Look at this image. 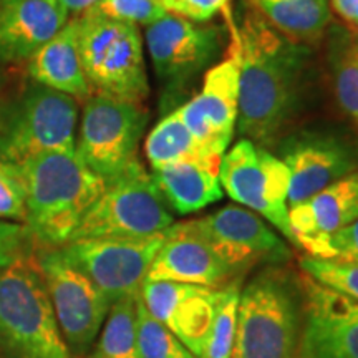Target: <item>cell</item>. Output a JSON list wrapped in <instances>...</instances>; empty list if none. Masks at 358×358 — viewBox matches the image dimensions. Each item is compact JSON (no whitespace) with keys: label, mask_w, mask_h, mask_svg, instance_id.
Returning a JSON list of instances; mask_svg holds the SVG:
<instances>
[{"label":"cell","mask_w":358,"mask_h":358,"mask_svg":"<svg viewBox=\"0 0 358 358\" xmlns=\"http://www.w3.org/2000/svg\"><path fill=\"white\" fill-rule=\"evenodd\" d=\"M302 292L280 267H267L241 290L231 358H297Z\"/></svg>","instance_id":"3"},{"label":"cell","mask_w":358,"mask_h":358,"mask_svg":"<svg viewBox=\"0 0 358 358\" xmlns=\"http://www.w3.org/2000/svg\"><path fill=\"white\" fill-rule=\"evenodd\" d=\"M29 237L25 224L0 221V271L25 259V245Z\"/></svg>","instance_id":"34"},{"label":"cell","mask_w":358,"mask_h":358,"mask_svg":"<svg viewBox=\"0 0 358 358\" xmlns=\"http://www.w3.org/2000/svg\"><path fill=\"white\" fill-rule=\"evenodd\" d=\"M166 12L192 22H209L217 13L227 12L231 0H161Z\"/></svg>","instance_id":"33"},{"label":"cell","mask_w":358,"mask_h":358,"mask_svg":"<svg viewBox=\"0 0 358 358\" xmlns=\"http://www.w3.org/2000/svg\"><path fill=\"white\" fill-rule=\"evenodd\" d=\"M330 3L345 25H350L358 15V0H330Z\"/></svg>","instance_id":"35"},{"label":"cell","mask_w":358,"mask_h":358,"mask_svg":"<svg viewBox=\"0 0 358 358\" xmlns=\"http://www.w3.org/2000/svg\"><path fill=\"white\" fill-rule=\"evenodd\" d=\"M249 3L268 25L301 45H315L329 29V0H249Z\"/></svg>","instance_id":"23"},{"label":"cell","mask_w":358,"mask_h":358,"mask_svg":"<svg viewBox=\"0 0 358 358\" xmlns=\"http://www.w3.org/2000/svg\"><path fill=\"white\" fill-rule=\"evenodd\" d=\"M168 229L140 239H78L58 249L113 303L140 294Z\"/></svg>","instance_id":"11"},{"label":"cell","mask_w":358,"mask_h":358,"mask_svg":"<svg viewBox=\"0 0 358 358\" xmlns=\"http://www.w3.org/2000/svg\"><path fill=\"white\" fill-rule=\"evenodd\" d=\"M219 181L232 201L259 214L295 244L289 221L290 174L279 156L243 138L224 153Z\"/></svg>","instance_id":"8"},{"label":"cell","mask_w":358,"mask_h":358,"mask_svg":"<svg viewBox=\"0 0 358 358\" xmlns=\"http://www.w3.org/2000/svg\"><path fill=\"white\" fill-rule=\"evenodd\" d=\"M306 252L312 257L358 262V219L343 229L313 243Z\"/></svg>","instance_id":"32"},{"label":"cell","mask_w":358,"mask_h":358,"mask_svg":"<svg viewBox=\"0 0 358 358\" xmlns=\"http://www.w3.org/2000/svg\"><path fill=\"white\" fill-rule=\"evenodd\" d=\"M66 24L60 0H0V60H30Z\"/></svg>","instance_id":"19"},{"label":"cell","mask_w":358,"mask_h":358,"mask_svg":"<svg viewBox=\"0 0 358 358\" xmlns=\"http://www.w3.org/2000/svg\"><path fill=\"white\" fill-rule=\"evenodd\" d=\"M77 25L80 57L92 92L143 106L150 83L138 27L95 12L77 17Z\"/></svg>","instance_id":"4"},{"label":"cell","mask_w":358,"mask_h":358,"mask_svg":"<svg viewBox=\"0 0 358 358\" xmlns=\"http://www.w3.org/2000/svg\"><path fill=\"white\" fill-rule=\"evenodd\" d=\"M297 358H358V302L303 275Z\"/></svg>","instance_id":"15"},{"label":"cell","mask_w":358,"mask_h":358,"mask_svg":"<svg viewBox=\"0 0 358 358\" xmlns=\"http://www.w3.org/2000/svg\"><path fill=\"white\" fill-rule=\"evenodd\" d=\"M0 348L8 358H70L42 275L25 259L0 271Z\"/></svg>","instance_id":"5"},{"label":"cell","mask_w":358,"mask_h":358,"mask_svg":"<svg viewBox=\"0 0 358 358\" xmlns=\"http://www.w3.org/2000/svg\"><path fill=\"white\" fill-rule=\"evenodd\" d=\"M241 282V277L232 279L216 290L211 330L201 358H231L237 327V308L243 290Z\"/></svg>","instance_id":"27"},{"label":"cell","mask_w":358,"mask_h":358,"mask_svg":"<svg viewBox=\"0 0 358 358\" xmlns=\"http://www.w3.org/2000/svg\"><path fill=\"white\" fill-rule=\"evenodd\" d=\"M345 29L350 30V32H352L353 35H357V37H358V15L355 17V20H353L350 25L345 27Z\"/></svg>","instance_id":"37"},{"label":"cell","mask_w":358,"mask_h":358,"mask_svg":"<svg viewBox=\"0 0 358 358\" xmlns=\"http://www.w3.org/2000/svg\"><path fill=\"white\" fill-rule=\"evenodd\" d=\"M232 279L194 221L176 222L151 262L145 280H169L219 289Z\"/></svg>","instance_id":"18"},{"label":"cell","mask_w":358,"mask_h":358,"mask_svg":"<svg viewBox=\"0 0 358 358\" xmlns=\"http://www.w3.org/2000/svg\"><path fill=\"white\" fill-rule=\"evenodd\" d=\"M176 110L206 153L222 158L239 115V60L231 48L229 57L206 71L198 95Z\"/></svg>","instance_id":"16"},{"label":"cell","mask_w":358,"mask_h":358,"mask_svg":"<svg viewBox=\"0 0 358 358\" xmlns=\"http://www.w3.org/2000/svg\"><path fill=\"white\" fill-rule=\"evenodd\" d=\"M329 66L340 108L358 127V37L345 27L330 29Z\"/></svg>","instance_id":"25"},{"label":"cell","mask_w":358,"mask_h":358,"mask_svg":"<svg viewBox=\"0 0 358 358\" xmlns=\"http://www.w3.org/2000/svg\"><path fill=\"white\" fill-rule=\"evenodd\" d=\"M289 169V208L358 169V143L332 131L290 133L275 143Z\"/></svg>","instance_id":"13"},{"label":"cell","mask_w":358,"mask_h":358,"mask_svg":"<svg viewBox=\"0 0 358 358\" xmlns=\"http://www.w3.org/2000/svg\"><path fill=\"white\" fill-rule=\"evenodd\" d=\"M173 214L140 159L105 182V189L85 213L71 241L140 239L166 231ZM66 243V244H69Z\"/></svg>","instance_id":"7"},{"label":"cell","mask_w":358,"mask_h":358,"mask_svg":"<svg viewBox=\"0 0 358 358\" xmlns=\"http://www.w3.org/2000/svg\"><path fill=\"white\" fill-rule=\"evenodd\" d=\"M138 295L111 303L92 358H141L138 348Z\"/></svg>","instance_id":"26"},{"label":"cell","mask_w":358,"mask_h":358,"mask_svg":"<svg viewBox=\"0 0 358 358\" xmlns=\"http://www.w3.org/2000/svg\"><path fill=\"white\" fill-rule=\"evenodd\" d=\"M358 219V169L289 208L295 244L307 250L313 243Z\"/></svg>","instance_id":"20"},{"label":"cell","mask_w":358,"mask_h":358,"mask_svg":"<svg viewBox=\"0 0 358 358\" xmlns=\"http://www.w3.org/2000/svg\"><path fill=\"white\" fill-rule=\"evenodd\" d=\"M145 37L156 78L174 100L216 64L222 50L219 27L173 13L146 25Z\"/></svg>","instance_id":"9"},{"label":"cell","mask_w":358,"mask_h":358,"mask_svg":"<svg viewBox=\"0 0 358 358\" xmlns=\"http://www.w3.org/2000/svg\"><path fill=\"white\" fill-rule=\"evenodd\" d=\"M216 290L169 280H145L140 299L148 312L201 358L208 343Z\"/></svg>","instance_id":"17"},{"label":"cell","mask_w":358,"mask_h":358,"mask_svg":"<svg viewBox=\"0 0 358 358\" xmlns=\"http://www.w3.org/2000/svg\"><path fill=\"white\" fill-rule=\"evenodd\" d=\"M77 120L73 96L30 83L0 103V161L20 164L45 151H75Z\"/></svg>","instance_id":"6"},{"label":"cell","mask_w":358,"mask_h":358,"mask_svg":"<svg viewBox=\"0 0 358 358\" xmlns=\"http://www.w3.org/2000/svg\"><path fill=\"white\" fill-rule=\"evenodd\" d=\"M25 182L19 164L0 161V221L25 224Z\"/></svg>","instance_id":"31"},{"label":"cell","mask_w":358,"mask_h":358,"mask_svg":"<svg viewBox=\"0 0 358 358\" xmlns=\"http://www.w3.org/2000/svg\"><path fill=\"white\" fill-rule=\"evenodd\" d=\"M138 348L141 358H198L189 348L148 312L140 295L136 301Z\"/></svg>","instance_id":"28"},{"label":"cell","mask_w":358,"mask_h":358,"mask_svg":"<svg viewBox=\"0 0 358 358\" xmlns=\"http://www.w3.org/2000/svg\"><path fill=\"white\" fill-rule=\"evenodd\" d=\"M196 227L232 277L261 262L287 261L290 252L259 214L243 206H226L208 216L194 219Z\"/></svg>","instance_id":"14"},{"label":"cell","mask_w":358,"mask_h":358,"mask_svg":"<svg viewBox=\"0 0 358 358\" xmlns=\"http://www.w3.org/2000/svg\"><path fill=\"white\" fill-rule=\"evenodd\" d=\"M301 268L303 275L358 302V262L306 256L301 259Z\"/></svg>","instance_id":"29"},{"label":"cell","mask_w":358,"mask_h":358,"mask_svg":"<svg viewBox=\"0 0 358 358\" xmlns=\"http://www.w3.org/2000/svg\"><path fill=\"white\" fill-rule=\"evenodd\" d=\"M0 85H2V77H0Z\"/></svg>","instance_id":"38"},{"label":"cell","mask_w":358,"mask_h":358,"mask_svg":"<svg viewBox=\"0 0 358 358\" xmlns=\"http://www.w3.org/2000/svg\"><path fill=\"white\" fill-rule=\"evenodd\" d=\"M231 37L239 60L237 128L259 146H275L303 106L310 48L290 42L254 8L231 24Z\"/></svg>","instance_id":"1"},{"label":"cell","mask_w":358,"mask_h":358,"mask_svg":"<svg viewBox=\"0 0 358 358\" xmlns=\"http://www.w3.org/2000/svg\"><path fill=\"white\" fill-rule=\"evenodd\" d=\"M29 73L34 82L66 93L75 100L87 101L92 96L80 57L77 19H71L30 58Z\"/></svg>","instance_id":"21"},{"label":"cell","mask_w":358,"mask_h":358,"mask_svg":"<svg viewBox=\"0 0 358 358\" xmlns=\"http://www.w3.org/2000/svg\"><path fill=\"white\" fill-rule=\"evenodd\" d=\"M38 264L65 343L77 353L87 352L108 317L110 299L60 249L45 252Z\"/></svg>","instance_id":"12"},{"label":"cell","mask_w":358,"mask_h":358,"mask_svg":"<svg viewBox=\"0 0 358 358\" xmlns=\"http://www.w3.org/2000/svg\"><path fill=\"white\" fill-rule=\"evenodd\" d=\"M151 176L168 208L181 216L203 211L224 196L219 169L204 164H169L153 169Z\"/></svg>","instance_id":"22"},{"label":"cell","mask_w":358,"mask_h":358,"mask_svg":"<svg viewBox=\"0 0 358 358\" xmlns=\"http://www.w3.org/2000/svg\"><path fill=\"white\" fill-rule=\"evenodd\" d=\"M90 12L131 25H150L168 15L161 0H101Z\"/></svg>","instance_id":"30"},{"label":"cell","mask_w":358,"mask_h":358,"mask_svg":"<svg viewBox=\"0 0 358 358\" xmlns=\"http://www.w3.org/2000/svg\"><path fill=\"white\" fill-rule=\"evenodd\" d=\"M100 2L101 0H60L62 6L69 12V15L71 13V15H75V19L85 15V13L95 8Z\"/></svg>","instance_id":"36"},{"label":"cell","mask_w":358,"mask_h":358,"mask_svg":"<svg viewBox=\"0 0 358 358\" xmlns=\"http://www.w3.org/2000/svg\"><path fill=\"white\" fill-rule=\"evenodd\" d=\"M150 115L141 105L92 95L85 101L78 158L103 181L120 176L134 159Z\"/></svg>","instance_id":"10"},{"label":"cell","mask_w":358,"mask_h":358,"mask_svg":"<svg viewBox=\"0 0 358 358\" xmlns=\"http://www.w3.org/2000/svg\"><path fill=\"white\" fill-rule=\"evenodd\" d=\"M145 153L153 169L181 163L204 164V166L219 169L222 161V158L208 155L198 145L189 129L182 123L176 108L164 116L148 134Z\"/></svg>","instance_id":"24"},{"label":"cell","mask_w":358,"mask_h":358,"mask_svg":"<svg viewBox=\"0 0 358 358\" xmlns=\"http://www.w3.org/2000/svg\"><path fill=\"white\" fill-rule=\"evenodd\" d=\"M19 168L25 182L27 231L47 248H62L100 198L105 181L78 158L77 151H45Z\"/></svg>","instance_id":"2"}]
</instances>
